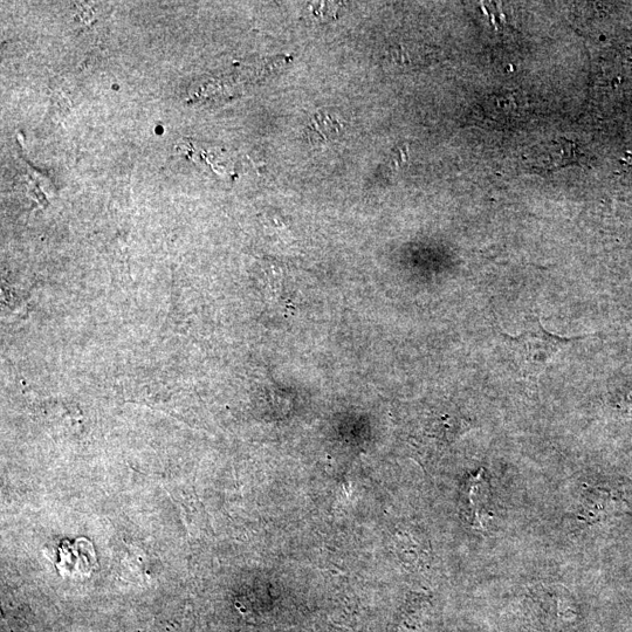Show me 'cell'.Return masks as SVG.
Instances as JSON below:
<instances>
[{
    "instance_id": "cell-1",
    "label": "cell",
    "mask_w": 632,
    "mask_h": 632,
    "mask_svg": "<svg viewBox=\"0 0 632 632\" xmlns=\"http://www.w3.org/2000/svg\"><path fill=\"white\" fill-rule=\"evenodd\" d=\"M501 338L512 355L514 366L526 380L537 381L545 372L561 350L581 340L579 336L573 339L562 338L560 335L549 333L541 325L539 318H534L526 325L518 336L501 333Z\"/></svg>"
},
{
    "instance_id": "cell-2",
    "label": "cell",
    "mask_w": 632,
    "mask_h": 632,
    "mask_svg": "<svg viewBox=\"0 0 632 632\" xmlns=\"http://www.w3.org/2000/svg\"><path fill=\"white\" fill-rule=\"evenodd\" d=\"M59 555L57 568L64 576L88 577L98 566L93 544L85 538L73 542L64 541L60 546Z\"/></svg>"
},
{
    "instance_id": "cell-3",
    "label": "cell",
    "mask_w": 632,
    "mask_h": 632,
    "mask_svg": "<svg viewBox=\"0 0 632 632\" xmlns=\"http://www.w3.org/2000/svg\"><path fill=\"white\" fill-rule=\"evenodd\" d=\"M341 129V125L336 121L333 116L324 113H319L312 119L311 125H309V136L316 141H326L329 137L338 133Z\"/></svg>"
}]
</instances>
